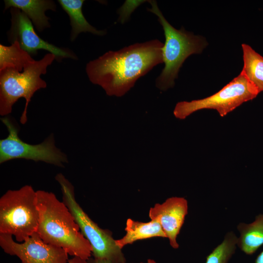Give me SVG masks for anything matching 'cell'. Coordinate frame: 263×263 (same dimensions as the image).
<instances>
[{
  "instance_id": "30bf717a",
  "label": "cell",
  "mask_w": 263,
  "mask_h": 263,
  "mask_svg": "<svg viewBox=\"0 0 263 263\" xmlns=\"http://www.w3.org/2000/svg\"><path fill=\"white\" fill-rule=\"evenodd\" d=\"M10 13L11 25L7 34L11 44L18 42L21 48L31 56L37 55L39 50H44L54 54L58 61L64 58L77 59L75 54L71 50L58 47L39 37L36 33L31 20L20 10L11 8Z\"/></svg>"
},
{
  "instance_id": "2e32d148",
  "label": "cell",
  "mask_w": 263,
  "mask_h": 263,
  "mask_svg": "<svg viewBox=\"0 0 263 263\" xmlns=\"http://www.w3.org/2000/svg\"><path fill=\"white\" fill-rule=\"evenodd\" d=\"M244 67L241 73L259 93L263 91V56L246 44L242 45Z\"/></svg>"
},
{
  "instance_id": "277c9868",
  "label": "cell",
  "mask_w": 263,
  "mask_h": 263,
  "mask_svg": "<svg viewBox=\"0 0 263 263\" xmlns=\"http://www.w3.org/2000/svg\"><path fill=\"white\" fill-rule=\"evenodd\" d=\"M56 59L55 56L46 54L41 59L29 63L22 72L12 68L0 70V114L7 115L14 104L21 97L25 99V105L20 122H27V109L34 93L45 88L46 82L40 76L47 73V68Z\"/></svg>"
},
{
  "instance_id": "7402d4cb",
  "label": "cell",
  "mask_w": 263,
  "mask_h": 263,
  "mask_svg": "<svg viewBox=\"0 0 263 263\" xmlns=\"http://www.w3.org/2000/svg\"><path fill=\"white\" fill-rule=\"evenodd\" d=\"M254 263H263V250L258 255Z\"/></svg>"
},
{
  "instance_id": "4fadbf2b",
  "label": "cell",
  "mask_w": 263,
  "mask_h": 263,
  "mask_svg": "<svg viewBox=\"0 0 263 263\" xmlns=\"http://www.w3.org/2000/svg\"><path fill=\"white\" fill-rule=\"evenodd\" d=\"M125 230L126 232L125 236L115 240L116 244L121 249L139 240L157 237L167 238L160 224L156 220L143 223L129 218Z\"/></svg>"
},
{
  "instance_id": "603a6c76",
  "label": "cell",
  "mask_w": 263,
  "mask_h": 263,
  "mask_svg": "<svg viewBox=\"0 0 263 263\" xmlns=\"http://www.w3.org/2000/svg\"><path fill=\"white\" fill-rule=\"evenodd\" d=\"M157 263L155 261L152 259H148L146 263Z\"/></svg>"
},
{
  "instance_id": "ba28073f",
  "label": "cell",
  "mask_w": 263,
  "mask_h": 263,
  "mask_svg": "<svg viewBox=\"0 0 263 263\" xmlns=\"http://www.w3.org/2000/svg\"><path fill=\"white\" fill-rule=\"evenodd\" d=\"M0 119L9 134L6 138L0 140V164L16 159L41 161L60 167L68 163L66 155L55 146L53 134L40 144L31 145L19 138L18 127L8 117Z\"/></svg>"
},
{
  "instance_id": "7c38bea8",
  "label": "cell",
  "mask_w": 263,
  "mask_h": 263,
  "mask_svg": "<svg viewBox=\"0 0 263 263\" xmlns=\"http://www.w3.org/2000/svg\"><path fill=\"white\" fill-rule=\"evenodd\" d=\"M5 10L16 8L22 11L32 21L38 32L51 26L49 18L45 15L48 10L56 11L55 2L51 0H5Z\"/></svg>"
},
{
  "instance_id": "e0dca14e",
  "label": "cell",
  "mask_w": 263,
  "mask_h": 263,
  "mask_svg": "<svg viewBox=\"0 0 263 263\" xmlns=\"http://www.w3.org/2000/svg\"><path fill=\"white\" fill-rule=\"evenodd\" d=\"M34 59L21 48L18 42L9 46L0 44V70L12 68L22 72L23 68Z\"/></svg>"
},
{
  "instance_id": "9a60e30c",
  "label": "cell",
  "mask_w": 263,
  "mask_h": 263,
  "mask_svg": "<svg viewBox=\"0 0 263 263\" xmlns=\"http://www.w3.org/2000/svg\"><path fill=\"white\" fill-rule=\"evenodd\" d=\"M62 9L69 16L72 27L70 39L74 41L78 35L82 32H90L97 36H104L106 30H98L92 26L86 19L82 7L83 0H58Z\"/></svg>"
},
{
  "instance_id": "6da1fadb",
  "label": "cell",
  "mask_w": 263,
  "mask_h": 263,
  "mask_svg": "<svg viewBox=\"0 0 263 263\" xmlns=\"http://www.w3.org/2000/svg\"><path fill=\"white\" fill-rule=\"evenodd\" d=\"M164 43L158 39L136 43L110 51L89 61L86 71L90 81L109 96L120 97L155 66L163 63Z\"/></svg>"
},
{
  "instance_id": "d6986e66",
  "label": "cell",
  "mask_w": 263,
  "mask_h": 263,
  "mask_svg": "<svg viewBox=\"0 0 263 263\" xmlns=\"http://www.w3.org/2000/svg\"><path fill=\"white\" fill-rule=\"evenodd\" d=\"M144 1H126L124 4L119 10V20L123 23L129 18L132 12L139 5Z\"/></svg>"
},
{
  "instance_id": "ffe728a7",
  "label": "cell",
  "mask_w": 263,
  "mask_h": 263,
  "mask_svg": "<svg viewBox=\"0 0 263 263\" xmlns=\"http://www.w3.org/2000/svg\"><path fill=\"white\" fill-rule=\"evenodd\" d=\"M68 263H88L87 260L83 259L78 257H74L69 259Z\"/></svg>"
},
{
  "instance_id": "ac0fdd59",
  "label": "cell",
  "mask_w": 263,
  "mask_h": 263,
  "mask_svg": "<svg viewBox=\"0 0 263 263\" xmlns=\"http://www.w3.org/2000/svg\"><path fill=\"white\" fill-rule=\"evenodd\" d=\"M238 237L235 232H227L222 242L207 257L206 263H228L234 254Z\"/></svg>"
},
{
  "instance_id": "5bb4252c",
  "label": "cell",
  "mask_w": 263,
  "mask_h": 263,
  "mask_svg": "<svg viewBox=\"0 0 263 263\" xmlns=\"http://www.w3.org/2000/svg\"><path fill=\"white\" fill-rule=\"evenodd\" d=\"M237 228L240 233L237 245L245 254L252 255L263 245V213L251 223H240Z\"/></svg>"
},
{
  "instance_id": "8fae6325",
  "label": "cell",
  "mask_w": 263,
  "mask_h": 263,
  "mask_svg": "<svg viewBox=\"0 0 263 263\" xmlns=\"http://www.w3.org/2000/svg\"><path fill=\"white\" fill-rule=\"evenodd\" d=\"M188 211L187 200L178 197L169 198L162 204H156L149 210L150 219L157 221L160 224L170 246L174 249L179 246L176 238Z\"/></svg>"
},
{
  "instance_id": "7a4b0ae2",
  "label": "cell",
  "mask_w": 263,
  "mask_h": 263,
  "mask_svg": "<svg viewBox=\"0 0 263 263\" xmlns=\"http://www.w3.org/2000/svg\"><path fill=\"white\" fill-rule=\"evenodd\" d=\"M39 213L37 233L46 243L62 248L69 255L88 260L92 246L80 230L71 212L55 194L36 191Z\"/></svg>"
},
{
  "instance_id": "9c48e42d",
  "label": "cell",
  "mask_w": 263,
  "mask_h": 263,
  "mask_svg": "<svg viewBox=\"0 0 263 263\" xmlns=\"http://www.w3.org/2000/svg\"><path fill=\"white\" fill-rule=\"evenodd\" d=\"M12 236L0 233V246L21 263H68L69 254L64 249L45 243L37 232L22 243L15 241Z\"/></svg>"
},
{
  "instance_id": "3957f363",
  "label": "cell",
  "mask_w": 263,
  "mask_h": 263,
  "mask_svg": "<svg viewBox=\"0 0 263 263\" xmlns=\"http://www.w3.org/2000/svg\"><path fill=\"white\" fill-rule=\"evenodd\" d=\"M151 6L147 10L155 14L163 27L165 41L162 48L165 67L156 79V86L161 91L172 88L175 79L185 60L190 55L200 54L207 45L205 39L187 31L183 27L178 30L165 19L155 0L149 1Z\"/></svg>"
},
{
  "instance_id": "5b68a950",
  "label": "cell",
  "mask_w": 263,
  "mask_h": 263,
  "mask_svg": "<svg viewBox=\"0 0 263 263\" xmlns=\"http://www.w3.org/2000/svg\"><path fill=\"white\" fill-rule=\"evenodd\" d=\"M37 194L31 186L7 190L0 198V233L14 236L22 243L34 233L38 225Z\"/></svg>"
},
{
  "instance_id": "44dd1931",
  "label": "cell",
  "mask_w": 263,
  "mask_h": 263,
  "mask_svg": "<svg viewBox=\"0 0 263 263\" xmlns=\"http://www.w3.org/2000/svg\"><path fill=\"white\" fill-rule=\"evenodd\" d=\"M88 263H112L110 261L105 259H90L87 260Z\"/></svg>"
},
{
  "instance_id": "52a82bcc",
  "label": "cell",
  "mask_w": 263,
  "mask_h": 263,
  "mask_svg": "<svg viewBox=\"0 0 263 263\" xmlns=\"http://www.w3.org/2000/svg\"><path fill=\"white\" fill-rule=\"evenodd\" d=\"M259 91L241 72L219 91L206 98L191 101H181L173 111L175 117L184 119L203 109L216 110L223 117L243 103L255 98Z\"/></svg>"
},
{
  "instance_id": "8992f818",
  "label": "cell",
  "mask_w": 263,
  "mask_h": 263,
  "mask_svg": "<svg viewBox=\"0 0 263 263\" xmlns=\"http://www.w3.org/2000/svg\"><path fill=\"white\" fill-rule=\"evenodd\" d=\"M55 178L61 188L62 202L74 216L81 232L90 244L94 258L107 260L112 263H126L121 249L116 244L112 233L99 227L77 203L72 184L62 173L57 174Z\"/></svg>"
}]
</instances>
